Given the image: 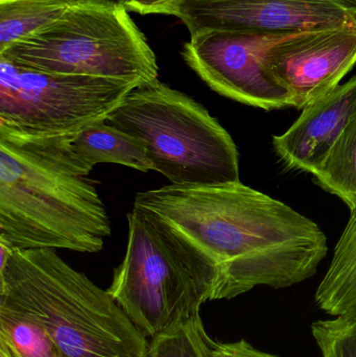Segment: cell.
Listing matches in <instances>:
<instances>
[{
  "label": "cell",
  "instance_id": "cell-3",
  "mask_svg": "<svg viewBox=\"0 0 356 357\" xmlns=\"http://www.w3.org/2000/svg\"><path fill=\"white\" fill-rule=\"evenodd\" d=\"M0 302L39 323L62 357H148L116 300L54 249L15 250L0 266Z\"/></svg>",
  "mask_w": 356,
  "mask_h": 357
},
{
  "label": "cell",
  "instance_id": "cell-6",
  "mask_svg": "<svg viewBox=\"0 0 356 357\" xmlns=\"http://www.w3.org/2000/svg\"><path fill=\"white\" fill-rule=\"evenodd\" d=\"M0 58L26 68L148 83L156 56L127 8L72 3L52 24L8 46Z\"/></svg>",
  "mask_w": 356,
  "mask_h": 357
},
{
  "label": "cell",
  "instance_id": "cell-10",
  "mask_svg": "<svg viewBox=\"0 0 356 357\" xmlns=\"http://www.w3.org/2000/svg\"><path fill=\"white\" fill-rule=\"evenodd\" d=\"M267 63L293 107L304 109L336 89L355 66L356 29L291 33L269 50Z\"/></svg>",
  "mask_w": 356,
  "mask_h": 357
},
{
  "label": "cell",
  "instance_id": "cell-2",
  "mask_svg": "<svg viewBox=\"0 0 356 357\" xmlns=\"http://www.w3.org/2000/svg\"><path fill=\"white\" fill-rule=\"evenodd\" d=\"M73 135L0 128V241L13 249L98 253L110 236L92 169L71 149Z\"/></svg>",
  "mask_w": 356,
  "mask_h": 357
},
{
  "label": "cell",
  "instance_id": "cell-18",
  "mask_svg": "<svg viewBox=\"0 0 356 357\" xmlns=\"http://www.w3.org/2000/svg\"><path fill=\"white\" fill-rule=\"evenodd\" d=\"M311 333L322 357H356V316L317 321Z\"/></svg>",
  "mask_w": 356,
  "mask_h": 357
},
{
  "label": "cell",
  "instance_id": "cell-7",
  "mask_svg": "<svg viewBox=\"0 0 356 357\" xmlns=\"http://www.w3.org/2000/svg\"><path fill=\"white\" fill-rule=\"evenodd\" d=\"M140 84L45 73L0 58V128L37 135L79 133L106 121Z\"/></svg>",
  "mask_w": 356,
  "mask_h": 357
},
{
  "label": "cell",
  "instance_id": "cell-11",
  "mask_svg": "<svg viewBox=\"0 0 356 357\" xmlns=\"http://www.w3.org/2000/svg\"><path fill=\"white\" fill-rule=\"evenodd\" d=\"M273 148L288 169L315 174L343 132L356 117V75L302 109Z\"/></svg>",
  "mask_w": 356,
  "mask_h": 357
},
{
  "label": "cell",
  "instance_id": "cell-17",
  "mask_svg": "<svg viewBox=\"0 0 356 357\" xmlns=\"http://www.w3.org/2000/svg\"><path fill=\"white\" fill-rule=\"evenodd\" d=\"M208 340L200 317L150 340L148 357H210Z\"/></svg>",
  "mask_w": 356,
  "mask_h": 357
},
{
  "label": "cell",
  "instance_id": "cell-21",
  "mask_svg": "<svg viewBox=\"0 0 356 357\" xmlns=\"http://www.w3.org/2000/svg\"><path fill=\"white\" fill-rule=\"evenodd\" d=\"M72 3H82V2H93V3L110 4V6H121L127 8L131 0H70Z\"/></svg>",
  "mask_w": 356,
  "mask_h": 357
},
{
  "label": "cell",
  "instance_id": "cell-15",
  "mask_svg": "<svg viewBox=\"0 0 356 357\" xmlns=\"http://www.w3.org/2000/svg\"><path fill=\"white\" fill-rule=\"evenodd\" d=\"M0 357L62 356L39 323L0 302Z\"/></svg>",
  "mask_w": 356,
  "mask_h": 357
},
{
  "label": "cell",
  "instance_id": "cell-16",
  "mask_svg": "<svg viewBox=\"0 0 356 357\" xmlns=\"http://www.w3.org/2000/svg\"><path fill=\"white\" fill-rule=\"evenodd\" d=\"M318 184L356 210V117L315 174Z\"/></svg>",
  "mask_w": 356,
  "mask_h": 357
},
{
  "label": "cell",
  "instance_id": "cell-1",
  "mask_svg": "<svg viewBox=\"0 0 356 357\" xmlns=\"http://www.w3.org/2000/svg\"><path fill=\"white\" fill-rule=\"evenodd\" d=\"M152 214L217 268L213 300L261 285L286 289L317 273L327 254L325 233L311 218L240 181L169 184L136 195Z\"/></svg>",
  "mask_w": 356,
  "mask_h": 357
},
{
  "label": "cell",
  "instance_id": "cell-12",
  "mask_svg": "<svg viewBox=\"0 0 356 357\" xmlns=\"http://www.w3.org/2000/svg\"><path fill=\"white\" fill-rule=\"evenodd\" d=\"M70 144L75 156L90 169L100 163H114L144 173L155 171L146 142L109 125L106 121L75 134Z\"/></svg>",
  "mask_w": 356,
  "mask_h": 357
},
{
  "label": "cell",
  "instance_id": "cell-8",
  "mask_svg": "<svg viewBox=\"0 0 356 357\" xmlns=\"http://www.w3.org/2000/svg\"><path fill=\"white\" fill-rule=\"evenodd\" d=\"M288 35L203 31L190 36L182 56L213 91L225 98L267 111L290 108V93L267 63L269 50Z\"/></svg>",
  "mask_w": 356,
  "mask_h": 357
},
{
  "label": "cell",
  "instance_id": "cell-13",
  "mask_svg": "<svg viewBox=\"0 0 356 357\" xmlns=\"http://www.w3.org/2000/svg\"><path fill=\"white\" fill-rule=\"evenodd\" d=\"M315 300L318 307L330 316H356V210L351 212L336 243Z\"/></svg>",
  "mask_w": 356,
  "mask_h": 357
},
{
  "label": "cell",
  "instance_id": "cell-9",
  "mask_svg": "<svg viewBox=\"0 0 356 357\" xmlns=\"http://www.w3.org/2000/svg\"><path fill=\"white\" fill-rule=\"evenodd\" d=\"M167 15L179 18L190 36L208 31L288 35L356 29L353 0H179Z\"/></svg>",
  "mask_w": 356,
  "mask_h": 357
},
{
  "label": "cell",
  "instance_id": "cell-20",
  "mask_svg": "<svg viewBox=\"0 0 356 357\" xmlns=\"http://www.w3.org/2000/svg\"><path fill=\"white\" fill-rule=\"evenodd\" d=\"M179 0H131L127 6V12L138 14H165L171 6Z\"/></svg>",
  "mask_w": 356,
  "mask_h": 357
},
{
  "label": "cell",
  "instance_id": "cell-22",
  "mask_svg": "<svg viewBox=\"0 0 356 357\" xmlns=\"http://www.w3.org/2000/svg\"><path fill=\"white\" fill-rule=\"evenodd\" d=\"M353 1H355V2H356V0H353Z\"/></svg>",
  "mask_w": 356,
  "mask_h": 357
},
{
  "label": "cell",
  "instance_id": "cell-14",
  "mask_svg": "<svg viewBox=\"0 0 356 357\" xmlns=\"http://www.w3.org/2000/svg\"><path fill=\"white\" fill-rule=\"evenodd\" d=\"M70 0H0V52L60 18Z\"/></svg>",
  "mask_w": 356,
  "mask_h": 357
},
{
  "label": "cell",
  "instance_id": "cell-4",
  "mask_svg": "<svg viewBox=\"0 0 356 357\" xmlns=\"http://www.w3.org/2000/svg\"><path fill=\"white\" fill-rule=\"evenodd\" d=\"M127 218V250L107 291L152 340L200 318L219 272L152 214L133 207Z\"/></svg>",
  "mask_w": 356,
  "mask_h": 357
},
{
  "label": "cell",
  "instance_id": "cell-5",
  "mask_svg": "<svg viewBox=\"0 0 356 357\" xmlns=\"http://www.w3.org/2000/svg\"><path fill=\"white\" fill-rule=\"evenodd\" d=\"M107 123L146 142L154 169L176 185L240 181L227 130L200 102L158 79L134 88Z\"/></svg>",
  "mask_w": 356,
  "mask_h": 357
},
{
  "label": "cell",
  "instance_id": "cell-19",
  "mask_svg": "<svg viewBox=\"0 0 356 357\" xmlns=\"http://www.w3.org/2000/svg\"><path fill=\"white\" fill-rule=\"evenodd\" d=\"M208 345L210 357H279L259 351L245 340L233 343H219L209 337Z\"/></svg>",
  "mask_w": 356,
  "mask_h": 357
}]
</instances>
